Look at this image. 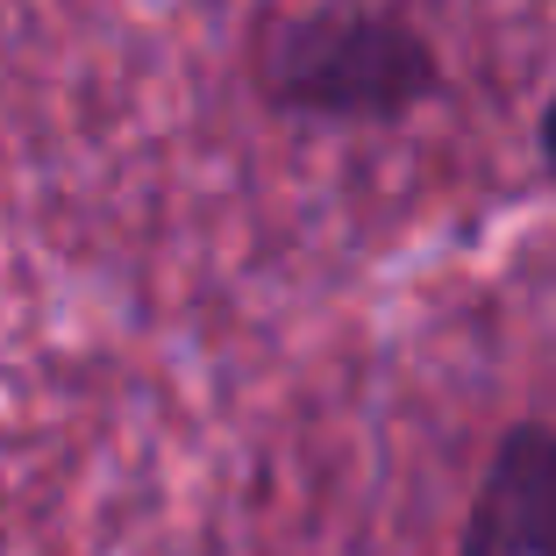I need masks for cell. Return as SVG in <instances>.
I'll use <instances>...</instances> for the list:
<instances>
[{"instance_id": "cell-1", "label": "cell", "mask_w": 556, "mask_h": 556, "mask_svg": "<svg viewBox=\"0 0 556 556\" xmlns=\"http://www.w3.org/2000/svg\"><path fill=\"white\" fill-rule=\"evenodd\" d=\"M257 86L321 122H393L435 93V50L393 8H314L271 15L250 43Z\"/></svg>"}, {"instance_id": "cell-2", "label": "cell", "mask_w": 556, "mask_h": 556, "mask_svg": "<svg viewBox=\"0 0 556 556\" xmlns=\"http://www.w3.org/2000/svg\"><path fill=\"white\" fill-rule=\"evenodd\" d=\"M464 556H556V435L514 428L471 507Z\"/></svg>"}, {"instance_id": "cell-3", "label": "cell", "mask_w": 556, "mask_h": 556, "mask_svg": "<svg viewBox=\"0 0 556 556\" xmlns=\"http://www.w3.org/2000/svg\"><path fill=\"white\" fill-rule=\"evenodd\" d=\"M542 150H549V164H556V100H549V115H542Z\"/></svg>"}]
</instances>
